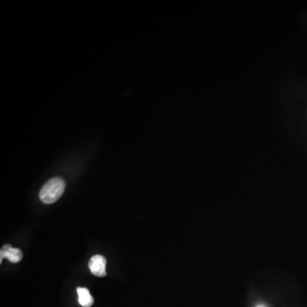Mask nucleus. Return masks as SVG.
<instances>
[{
    "label": "nucleus",
    "mask_w": 307,
    "mask_h": 307,
    "mask_svg": "<svg viewBox=\"0 0 307 307\" xmlns=\"http://www.w3.org/2000/svg\"><path fill=\"white\" fill-rule=\"evenodd\" d=\"M65 182L61 178H54L46 183L40 193V198L46 204L56 202L65 190Z\"/></svg>",
    "instance_id": "obj_1"
},
{
    "label": "nucleus",
    "mask_w": 307,
    "mask_h": 307,
    "mask_svg": "<svg viewBox=\"0 0 307 307\" xmlns=\"http://www.w3.org/2000/svg\"><path fill=\"white\" fill-rule=\"evenodd\" d=\"M106 259L102 255H94L89 262V268L91 270V273L97 277H105L106 272Z\"/></svg>",
    "instance_id": "obj_2"
},
{
    "label": "nucleus",
    "mask_w": 307,
    "mask_h": 307,
    "mask_svg": "<svg viewBox=\"0 0 307 307\" xmlns=\"http://www.w3.org/2000/svg\"><path fill=\"white\" fill-rule=\"evenodd\" d=\"M1 263L4 258H7L12 263H18L23 259V253L19 248H14L10 245H5L1 250Z\"/></svg>",
    "instance_id": "obj_3"
},
{
    "label": "nucleus",
    "mask_w": 307,
    "mask_h": 307,
    "mask_svg": "<svg viewBox=\"0 0 307 307\" xmlns=\"http://www.w3.org/2000/svg\"><path fill=\"white\" fill-rule=\"evenodd\" d=\"M77 293L79 295V302L83 307H90L93 304L94 300L90 295L88 289L86 287H78Z\"/></svg>",
    "instance_id": "obj_4"
},
{
    "label": "nucleus",
    "mask_w": 307,
    "mask_h": 307,
    "mask_svg": "<svg viewBox=\"0 0 307 307\" xmlns=\"http://www.w3.org/2000/svg\"><path fill=\"white\" fill-rule=\"evenodd\" d=\"M256 307H266L265 305H258Z\"/></svg>",
    "instance_id": "obj_5"
}]
</instances>
